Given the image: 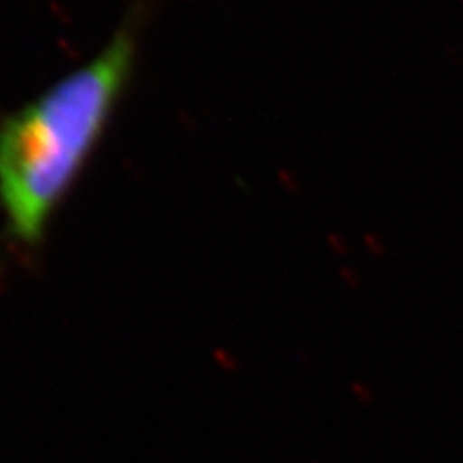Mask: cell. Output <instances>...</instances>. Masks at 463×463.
<instances>
[{"instance_id":"cell-2","label":"cell","mask_w":463,"mask_h":463,"mask_svg":"<svg viewBox=\"0 0 463 463\" xmlns=\"http://www.w3.org/2000/svg\"><path fill=\"white\" fill-rule=\"evenodd\" d=\"M350 393L355 397L357 402H361L363 405L373 403V400L376 398L374 390H373L367 383H364V381H352V383H350Z\"/></svg>"},{"instance_id":"cell-7","label":"cell","mask_w":463,"mask_h":463,"mask_svg":"<svg viewBox=\"0 0 463 463\" xmlns=\"http://www.w3.org/2000/svg\"><path fill=\"white\" fill-rule=\"evenodd\" d=\"M311 463H316V462H311Z\"/></svg>"},{"instance_id":"cell-5","label":"cell","mask_w":463,"mask_h":463,"mask_svg":"<svg viewBox=\"0 0 463 463\" xmlns=\"http://www.w3.org/2000/svg\"><path fill=\"white\" fill-rule=\"evenodd\" d=\"M328 244H330V248L333 249V252L336 254V256H348L350 254V248H348V242L345 241V237L344 235H340V233H336V232H333V233H328Z\"/></svg>"},{"instance_id":"cell-6","label":"cell","mask_w":463,"mask_h":463,"mask_svg":"<svg viewBox=\"0 0 463 463\" xmlns=\"http://www.w3.org/2000/svg\"><path fill=\"white\" fill-rule=\"evenodd\" d=\"M460 2H462V4H463V0H460Z\"/></svg>"},{"instance_id":"cell-1","label":"cell","mask_w":463,"mask_h":463,"mask_svg":"<svg viewBox=\"0 0 463 463\" xmlns=\"http://www.w3.org/2000/svg\"><path fill=\"white\" fill-rule=\"evenodd\" d=\"M136 40L122 30L91 62L67 74L0 126V210L21 248H38L80 179L133 72Z\"/></svg>"},{"instance_id":"cell-3","label":"cell","mask_w":463,"mask_h":463,"mask_svg":"<svg viewBox=\"0 0 463 463\" xmlns=\"http://www.w3.org/2000/svg\"><path fill=\"white\" fill-rule=\"evenodd\" d=\"M363 241H364L365 248L373 256L383 258L386 254V244H384V241L381 239L378 233L365 232L364 235H363Z\"/></svg>"},{"instance_id":"cell-4","label":"cell","mask_w":463,"mask_h":463,"mask_svg":"<svg viewBox=\"0 0 463 463\" xmlns=\"http://www.w3.org/2000/svg\"><path fill=\"white\" fill-rule=\"evenodd\" d=\"M340 273V279L347 285L350 290H359L363 287V280H361V275L352 268V266L344 265L340 266L338 269Z\"/></svg>"}]
</instances>
